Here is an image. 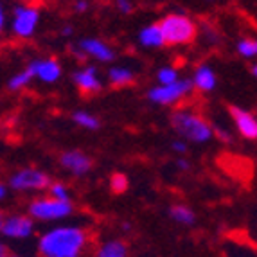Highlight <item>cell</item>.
Listing matches in <instances>:
<instances>
[{
  "label": "cell",
  "mask_w": 257,
  "mask_h": 257,
  "mask_svg": "<svg viewBox=\"0 0 257 257\" xmlns=\"http://www.w3.org/2000/svg\"><path fill=\"white\" fill-rule=\"evenodd\" d=\"M94 237L81 225H56L38 239L40 257H92Z\"/></svg>",
  "instance_id": "6da1fadb"
},
{
  "label": "cell",
  "mask_w": 257,
  "mask_h": 257,
  "mask_svg": "<svg viewBox=\"0 0 257 257\" xmlns=\"http://www.w3.org/2000/svg\"><path fill=\"white\" fill-rule=\"evenodd\" d=\"M171 122L173 128L180 133L182 137L191 142L203 144V142L214 137L212 135V126L203 117L196 115L194 111H175L171 117Z\"/></svg>",
  "instance_id": "7a4b0ae2"
},
{
  "label": "cell",
  "mask_w": 257,
  "mask_h": 257,
  "mask_svg": "<svg viewBox=\"0 0 257 257\" xmlns=\"http://www.w3.org/2000/svg\"><path fill=\"white\" fill-rule=\"evenodd\" d=\"M159 27L167 45H185L196 38V24L184 15H167Z\"/></svg>",
  "instance_id": "3957f363"
},
{
  "label": "cell",
  "mask_w": 257,
  "mask_h": 257,
  "mask_svg": "<svg viewBox=\"0 0 257 257\" xmlns=\"http://www.w3.org/2000/svg\"><path fill=\"white\" fill-rule=\"evenodd\" d=\"M74 212L72 202H61L51 196L36 198L27 207V214L31 219L38 221H61L67 219Z\"/></svg>",
  "instance_id": "277c9868"
},
{
  "label": "cell",
  "mask_w": 257,
  "mask_h": 257,
  "mask_svg": "<svg viewBox=\"0 0 257 257\" xmlns=\"http://www.w3.org/2000/svg\"><path fill=\"white\" fill-rule=\"evenodd\" d=\"M193 81L191 79H178V81L171 83V85H159L153 86L148 92V99L155 104H176L180 103L185 95H189L193 92Z\"/></svg>",
  "instance_id": "5b68a950"
},
{
  "label": "cell",
  "mask_w": 257,
  "mask_h": 257,
  "mask_svg": "<svg viewBox=\"0 0 257 257\" xmlns=\"http://www.w3.org/2000/svg\"><path fill=\"white\" fill-rule=\"evenodd\" d=\"M9 185L15 191H43L49 189L51 178L40 169H22L9 178Z\"/></svg>",
  "instance_id": "8992f818"
},
{
  "label": "cell",
  "mask_w": 257,
  "mask_h": 257,
  "mask_svg": "<svg viewBox=\"0 0 257 257\" xmlns=\"http://www.w3.org/2000/svg\"><path fill=\"white\" fill-rule=\"evenodd\" d=\"M40 22V11L33 6H20L15 9L13 33L20 38H31Z\"/></svg>",
  "instance_id": "52a82bcc"
},
{
  "label": "cell",
  "mask_w": 257,
  "mask_h": 257,
  "mask_svg": "<svg viewBox=\"0 0 257 257\" xmlns=\"http://www.w3.org/2000/svg\"><path fill=\"white\" fill-rule=\"evenodd\" d=\"M0 232L9 239H27L35 232V223L27 214H13L4 218Z\"/></svg>",
  "instance_id": "ba28073f"
},
{
  "label": "cell",
  "mask_w": 257,
  "mask_h": 257,
  "mask_svg": "<svg viewBox=\"0 0 257 257\" xmlns=\"http://www.w3.org/2000/svg\"><path fill=\"white\" fill-rule=\"evenodd\" d=\"M60 164L67 169L69 173L76 176H83L92 169V159L86 153L79 150L65 151L60 157Z\"/></svg>",
  "instance_id": "9c48e42d"
},
{
  "label": "cell",
  "mask_w": 257,
  "mask_h": 257,
  "mask_svg": "<svg viewBox=\"0 0 257 257\" xmlns=\"http://www.w3.org/2000/svg\"><path fill=\"white\" fill-rule=\"evenodd\" d=\"M230 115L237 126V132L248 141L257 139V119L252 111L243 110L239 106H230Z\"/></svg>",
  "instance_id": "30bf717a"
},
{
  "label": "cell",
  "mask_w": 257,
  "mask_h": 257,
  "mask_svg": "<svg viewBox=\"0 0 257 257\" xmlns=\"http://www.w3.org/2000/svg\"><path fill=\"white\" fill-rule=\"evenodd\" d=\"M27 69L33 72V76L38 77L43 83H54L60 79L61 76V65L56 60L49 58V60H35L33 63H29Z\"/></svg>",
  "instance_id": "8fae6325"
},
{
  "label": "cell",
  "mask_w": 257,
  "mask_h": 257,
  "mask_svg": "<svg viewBox=\"0 0 257 257\" xmlns=\"http://www.w3.org/2000/svg\"><path fill=\"white\" fill-rule=\"evenodd\" d=\"M72 79L83 94H97L103 88L95 67H85V69L77 70V72H74Z\"/></svg>",
  "instance_id": "7c38bea8"
},
{
  "label": "cell",
  "mask_w": 257,
  "mask_h": 257,
  "mask_svg": "<svg viewBox=\"0 0 257 257\" xmlns=\"http://www.w3.org/2000/svg\"><path fill=\"white\" fill-rule=\"evenodd\" d=\"M79 49H81L86 56H92V58H95V60H99V61H111L113 56H115V52H113V49H111L110 45H106V43L97 38L81 40V42H79Z\"/></svg>",
  "instance_id": "4fadbf2b"
},
{
  "label": "cell",
  "mask_w": 257,
  "mask_h": 257,
  "mask_svg": "<svg viewBox=\"0 0 257 257\" xmlns=\"http://www.w3.org/2000/svg\"><path fill=\"white\" fill-rule=\"evenodd\" d=\"M92 257H130V250L122 239H106L95 246Z\"/></svg>",
  "instance_id": "5bb4252c"
},
{
  "label": "cell",
  "mask_w": 257,
  "mask_h": 257,
  "mask_svg": "<svg viewBox=\"0 0 257 257\" xmlns=\"http://www.w3.org/2000/svg\"><path fill=\"white\" fill-rule=\"evenodd\" d=\"M216 74L209 65H200L194 72L193 86H196L200 92H210L216 88Z\"/></svg>",
  "instance_id": "9a60e30c"
},
{
  "label": "cell",
  "mask_w": 257,
  "mask_h": 257,
  "mask_svg": "<svg viewBox=\"0 0 257 257\" xmlns=\"http://www.w3.org/2000/svg\"><path fill=\"white\" fill-rule=\"evenodd\" d=\"M139 40H141V43L144 47H150V49H159V47H162V45H166L159 24L144 27V29L141 31V35H139Z\"/></svg>",
  "instance_id": "2e32d148"
},
{
  "label": "cell",
  "mask_w": 257,
  "mask_h": 257,
  "mask_svg": "<svg viewBox=\"0 0 257 257\" xmlns=\"http://www.w3.org/2000/svg\"><path fill=\"white\" fill-rule=\"evenodd\" d=\"M108 81L113 86H126L135 81V74L126 67H111L108 70Z\"/></svg>",
  "instance_id": "e0dca14e"
},
{
  "label": "cell",
  "mask_w": 257,
  "mask_h": 257,
  "mask_svg": "<svg viewBox=\"0 0 257 257\" xmlns=\"http://www.w3.org/2000/svg\"><path fill=\"white\" fill-rule=\"evenodd\" d=\"M169 216H171L173 221L180 223V225H193L196 216H194L193 209L187 205H182V203H176L169 209Z\"/></svg>",
  "instance_id": "ac0fdd59"
},
{
  "label": "cell",
  "mask_w": 257,
  "mask_h": 257,
  "mask_svg": "<svg viewBox=\"0 0 257 257\" xmlns=\"http://www.w3.org/2000/svg\"><path fill=\"white\" fill-rule=\"evenodd\" d=\"M72 119L76 124L83 126L86 130H99V126H101V120L95 115H92V113H88V111H76Z\"/></svg>",
  "instance_id": "d6986e66"
},
{
  "label": "cell",
  "mask_w": 257,
  "mask_h": 257,
  "mask_svg": "<svg viewBox=\"0 0 257 257\" xmlns=\"http://www.w3.org/2000/svg\"><path fill=\"white\" fill-rule=\"evenodd\" d=\"M237 52L246 60H253L257 56V42L253 38H241L237 42Z\"/></svg>",
  "instance_id": "ffe728a7"
},
{
  "label": "cell",
  "mask_w": 257,
  "mask_h": 257,
  "mask_svg": "<svg viewBox=\"0 0 257 257\" xmlns=\"http://www.w3.org/2000/svg\"><path fill=\"white\" fill-rule=\"evenodd\" d=\"M49 196L54 200H61V202H70V191L69 187L61 182H51L49 185Z\"/></svg>",
  "instance_id": "44dd1931"
},
{
  "label": "cell",
  "mask_w": 257,
  "mask_h": 257,
  "mask_svg": "<svg viewBox=\"0 0 257 257\" xmlns=\"http://www.w3.org/2000/svg\"><path fill=\"white\" fill-rule=\"evenodd\" d=\"M33 72H31L29 69L22 70V72H18L17 76H13L11 79H9V88L11 90H20V88H24V86H27L31 83V79H33Z\"/></svg>",
  "instance_id": "7402d4cb"
},
{
  "label": "cell",
  "mask_w": 257,
  "mask_h": 257,
  "mask_svg": "<svg viewBox=\"0 0 257 257\" xmlns=\"http://www.w3.org/2000/svg\"><path fill=\"white\" fill-rule=\"evenodd\" d=\"M160 85H171V83L178 81V70L175 67H162L157 74Z\"/></svg>",
  "instance_id": "603a6c76"
},
{
  "label": "cell",
  "mask_w": 257,
  "mask_h": 257,
  "mask_svg": "<svg viewBox=\"0 0 257 257\" xmlns=\"http://www.w3.org/2000/svg\"><path fill=\"white\" fill-rule=\"evenodd\" d=\"M110 187H111V191H113L115 194L124 193L126 189H128V178H126L122 173H115V175L111 176Z\"/></svg>",
  "instance_id": "cb8c5ba5"
},
{
  "label": "cell",
  "mask_w": 257,
  "mask_h": 257,
  "mask_svg": "<svg viewBox=\"0 0 257 257\" xmlns=\"http://www.w3.org/2000/svg\"><path fill=\"white\" fill-rule=\"evenodd\" d=\"M212 135H216V137H218L219 141H221V142H227V144L232 141V135L227 132V130H223V128H216V130L212 128Z\"/></svg>",
  "instance_id": "d4e9b609"
},
{
  "label": "cell",
  "mask_w": 257,
  "mask_h": 257,
  "mask_svg": "<svg viewBox=\"0 0 257 257\" xmlns=\"http://www.w3.org/2000/svg\"><path fill=\"white\" fill-rule=\"evenodd\" d=\"M117 9H119L120 13H132V9H133V4L130 2V0H117Z\"/></svg>",
  "instance_id": "484cf974"
},
{
  "label": "cell",
  "mask_w": 257,
  "mask_h": 257,
  "mask_svg": "<svg viewBox=\"0 0 257 257\" xmlns=\"http://www.w3.org/2000/svg\"><path fill=\"white\" fill-rule=\"evenodd\" d=\"M171 148L176 151V153H180V155L187 153V144H185L184 141H175V142L171 144Z\"/></svg>",
  "instance_id": "4316f807"
},
{
  "label": "cell",
  "mask_w": 257,
  "mask_h": 257,
  "mask_svg": "<svg viewBox=\"0 0 257 257\" xmlns=\"http://www.w3.org/2000/svg\"><path fill=\"white\" fill-rule=\"evenodd\" d=\"M86 9H88V2H86V0H79V2H76L77 13H85Z\"/></svg>",
  "instance_id": "83f0119b"
},
{
  "label": "cell",
  "mask_w": 257,
  "mask_h": 257,
  "mask_svg": "<svg viewBox=\"0 0 257 257\" xmlns=\"http://www.w3.org/2000/svg\"><path fill=\"white\" fill-rule=\"evenodd\" d=\"M176 167H178V169H180V171H187L189 167H191V164H189L187 160L180 159V160H176Z\"/></svg>",
  "instance_id": "f1b7e54d"
},
{
  "label": "cell",
  "mask_w": 257,
  "mask_h": 257,
  "mask_svg": "<svg viewBox=\"0 0 257 257\" xmlns=\"http://www.w3.org/2000/svg\"><path fill=\"white\" fill-rule=\"evenodd\" d=\"M9 255H11V253H9V248L0 241V257H9Z\"/></svg>",
  "instance_id": "f546056e"
},
{
  "label": "cell",
  "mask_w": 257,
  "mask_h": 257,
  "mask_svg": "<svg viewBox=\"0 0 257 257\" xmlns=\"http://www.w3.org/2000/svg\"><path fill=\"white\" fill-rule=\"evenodd\" d=\"M2 27H4V11H2V6H0V33H2Z\"/></svg>",
  "instance_id": "4dcf8cb0"
},
{
  "label": "cell",
  "mask_w": 257,
  "mask_h": 257,
  "mask_svg": "<svg viewBox=\"0 0 257 257\" xmlns=\"http://www.w3.org/2000/svg\"><path fill=\"white\" fill-rule=\"evenodd\" d=\"M6 194H8V189H6V187H4V185L0 184V200H2V198H4V196H6Z\"/></svg>",
  "instance_id": "1f68e13d"
},
{
  "label": "cell",
  "mask_w": 257,
  "mask_h": 257,
  "mask_svg": "<svg viewBox=\"0 0 257 257\" xmlns=\"http://www.w3.org/2000/svg\"><path fill=\"white\" fill-rule=\"evenodd\" d=\"M70 35H72V27L67 26V27L63 29V36H70Z\"/></svg>",
  "instance_id": "d6a6232c"
},
{
  "label": "cell",
  "mask_w": 257,
  "mask_h": 257,
  "mask_svg": "<svg viewBox=\"0 0 257 257\" xmlns=\"http://www.w3.org/2000/svg\"><path fill=\"white\" fill-rule=\"evenodd\" d=\"M130 228H132V223H128V221H126V223H122V230H126V232H128Z\"/></svg>",
  "instance_id": "836d02e7"
},
{
  "label": "cell",
  "mask_w": 257,
  "mask_h": 257,
  "mask_svg": "<svg viewBox=\"0 0 257 257\" xmlns=\"http://www.w3.org/2000/svg\"><path fill=\"white\" fill-rule=\"evenodd\" d=\"M250 72H252V76H257V67H255V65H252V69H250Z\"/></svg>",
  "instance_id": "e575fe53"
},
{
  "label": "cell",
  "mask_w": 257,
  "mask_h": 257,
  "mask_svg": "<svg viewBox=\"0 0 257 257\" xmlns=\"http://www.w3.org/2000/svg\"><path fill=\"white\" fill-rule=\"evenodd\" d=\"M2 223H4V216H2V212H0V228H2Z\"/></svg>",
  "instance_id": "d590c367"
},
{
  "label": "cell",
  "mask_w": 257,
  "mask_h": 257,
  "mask_svg": "<svg viewBox=\"0 0 257 257\" xmlns=\"http://www.w3.org/2000/svg\"><path fill=\"white\" fill-rule=\"evenodd\" d=\"M232 257H241V255H232Z\"/></svg>",
  "instance_id": "8d00e7d4"
},
{
  "label": "cell",
  "mask_w": 257,
  "mask_h": 257,
  "mask_svg": "<svg viewBox=\"0 0 257 257\" xmlns=\"http://www.w3.org/2000/svg\"><path fill=\"white\" fill-rule=\"evenodd\" d=\"M9 257H18V255H9Z\"/></svg>",
  "instance_id": "74e56055"
}]
</instances>
